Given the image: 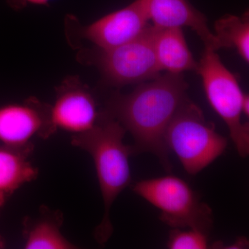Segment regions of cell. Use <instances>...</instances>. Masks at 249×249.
Here are the masks:
<instances>
[{"mask_svg":"<svg viewBox=\"0 0 249 249\" xmlns=\"http://www.w3.org/2000/svg\"><path fill=\"white\" fill-rule=\"evenodd\" d=\"M249 246V241L247 240V238L245 237H239L238 239H237V240L235 241L234 243H232V245L224 246L221 242H217L214 245V247L216 248H218L219 247H222L223 249H246Z\"/></svg>","mask_w":249,"mask_h":249,"instance_id":"e0dca14e","label":"cell"},{"mask_svg":"<svg viewBox=\"0 0 249 249\" xmlns=\"http://www.w3.org/2000/svg\"><path fill=\"white\" fill-rule=\"evenodd\" d=\"M78 61L94 65L111 86L141 84L160 75L153 47V26L132 41L109 49H81Z\"/></svg>","mask_w":249,"mask_h":249,"instance_id":"5b68a950","label":"cell"},{"mask_svg":"<svg viewBox=\"0 0 249 249\" xmlns=\"http://www.w3.org/2000/svg\"><path fill=\"white\" fill-rule=\"evenodd\" d=\"M150 19L142 0L111 12L88 25L82 26L73 17L66 23L67 37L89 41L98 49H109L127 43L138 37L148 27Z\"/></svg>","mask_w":249,"mask_h":249,"instance_id":"52a82bcc","label":"cell"},{"mask_svg":"<svg viewBox=\"0 0 249 249\" xmlns=\"http://www.w3.org/2000/svg\"><path fill=\"white\" fill-rule=\"evenodd\" d=\"M132 190L160 209V220L173 229L188 228L209 233L212 227L211 208L182 178L166 175L142 180Z\"/></svg>","mask_w":249,"mask_h":249,"instance_id":"277c9868","label":"cell"},{"mask_svg":"<svg viewBox=\"0 0 249 249\" xmlns=\"http://www.w3.org/2000/svg\"><path fill=\"white\" fill-rule=\"evenodd\" d=\"M55 98L51 106L55 128L73 134L84 133L97 124L101 114L88 85L78 76H70L55 88Z\"/></svg>","mask_w":249,"mask_h":249,"instance_id":"9c48e42d","label":"cell"},{"mask_svg":"<svg viewBox=\"0 0 249 249\" xmlns=\"http://www.w3.org/2000/svg\"><path fill=\"white\" fill-rule=\"evenodd\" d=\"M52 0H6V3L15 11H19L29 5L47 6Z\"/></svg>","mask_w":249,"mask_h":249,"instance_id":"2e32d148","label":"cell"},{"mask_svg":"<svg viewBox=\"0 0 249 249\" xmlns=\"http://www.w3.org/2000/svg\"><path fill=\"white\" fill-rule=\"evenodd\" d=\"M242 114L249 117V96L248 94L244 93L242 101Z\"/></svg>","mask_w":249,"mask_h":249,"instance_id":"ac0fdd59","label":"cell"},{"mask_svg":"<svg viewBox=\"0 0 249 249\" xmlns=\"http://www.w3.org/2000/svg\"><path fill=\"white\" fill-rule=\"evenodd\" d=\"M139 85L129 94H114L108 103L107 113L132 134L134 154H153L169 173L170 152L165 144V134L188 98V84L182 73L166 72Z\"/></svg>","mask_w":249,"mask_h":249,"instance_id":"6da1fadb","label":"cell"},{"mask_svg":"<svg viewBox=\"0 0 249 249\" xmlns=\"http://www.w3.org/2000/svg\"><path fill=\"white\" fill-rule=\"evenodd\" d=\"M198 63L196 72L202 79L208 101L227 124L239 155L245 158L249 154V124L241 119L244 93L238 80L211 49L205 48Z\"/></svg>","mask_w":249,"mask_h":249,"instance_id":"8992f818","label":"cell"},{"mask_svg":"<svg viewBox=\"0 0 249 249\" xmlns=\"http://www.w3.org/2000/svg\"><path fill=\"white\" fill-rule=\"evenodd\" d=\"M4 241H3L2 239H1V237H0V248H2V247H4Z\"/></svg>","mask_w":249,"mask_h":249,"instance_id":"d6986e66","label":"cell"},{"mask_svg":"<svg viewBox=\"0 0 249 249\" xmlns=\"http://www.w3.org/2000/svg\"><path fill=\"white\" fill-rule=\"evenodd\" d=\"M34 145L0 147V208L25 183L37 178L38 170L29 160Z\"/></svg>","mask_w":249,"mask_h":249,"instance_id":"4fadbf2b","label":"cell"},{"mask_svg":"<svg viewBox=\"0 0 249 249\" xmlns=\"http://www.w3.org/2000/svg\"><path fill=\"white\" fill-rule=\"evenodd\" d=\"M165 142L183 168L195 175L225 151L228 141L208 122L199 106L187 98L167 128Z\"/></svg>","mask_w":249,"mask_h":249,"instance_id":"3957f363","label":"cell"},{"mask_svg":"<svg viewBox=\"0 0 249 249\" xmlns=\"http://www.w3.org/2000/svg\"><path fill=\"white\" fill-rule=\"evenodd\" d=\"M153 47L160 71L183 73L197 71L199 63L188 48L181 27L157 28L153 26Z\"/></svg>","mask_w":249,"mask_h":249,"instance_id":"8fae6325","label":"cell"},{"mask_svg":"<svg viewBox=\"0 0 249 249\" xmlns=\"http://www.w3.org/2000/svg\"><path fill=\"white\" fill-rule=\"evenodd\" d=\"M150 21L157 28L187 27L196 31L205 48L217 52L214 34L207 19L188 0H142Z\"/></svg>","mask_w":249,"mask_h":249,"instance_id":"30bf717a","label":"cell"},{"mask_svg":"<svg viewBox=\"0 0 249 249\" xmlns=\"http://www.w3.org/2000/svg\"><path fill=\"white\" fill-rule=\"evenodd\" d=\"M125 132L119 121L106 113L92 129L71 137L72 145L88 152L94 162L105 209L94 232L100 245H105L112 235L109 213L113 203L132 181L129 157L134 151L124 142Z\"/></svg>","mask_w":249,"mask_h":249,"instance_id":"7a4b0ae2","label":"cell"},{"mask_svg":"<svg viewBox=\"0 0 249 249\" xmlns=\"http://www.w3.org/2000/svg\"><path fill=\"white\" fill-rule=\"evenodd\" d=\"M214 34L218 50L233 48L246 62L249 61V16L227 15L214 23Z\"/></svg>","mask_w":249,"mask_h":249,"instance_id":"5bb4252c","label":"cell"},{"mask_svg":"<svg viewBox=\"0 0 249 249\" xmlns=\"http://www.w3.org/2000/svg\"><path fill=\"white\" fill-rule=\"evenodd\" d=\"M167 247L170 249H206L209 248L208 233L196 229H174L170 232Z\"/></svg>","mask_w":249,"mask_h":249,"instance_id":"9a60e30c","label":"cell"},{"mask_svg":"<svg viewBox=\"0 0 249 249\" xmlns=\"http://www.w3.org/2000/svg\"><path fill=\"white\" fill-rule=\"evenodd\" d=\"M55 131L50 105L36 97L0 107V142L3 145L25 146L32 144L34 137L47 139Z\"/></svg>","mask_w":249,"mask_h":249,"instance_id":"ba28073f","label":"cell"},{"mask_svg":"<svg viewBox=\"0 0 249 249\" xmlns=\"http://www.w3.org/2000/svg\"><path fill=\"white\" fill-rule=\"evenodd\" d=\"M63 214L59 211L41 206L36 216L23 220L24 248L27 249H73L77 247L61 232Z\"/></svg>","mask_w":249,"mask_h":249,"instance_id":"7c38bea8","label":"cell"}]
</instances>
